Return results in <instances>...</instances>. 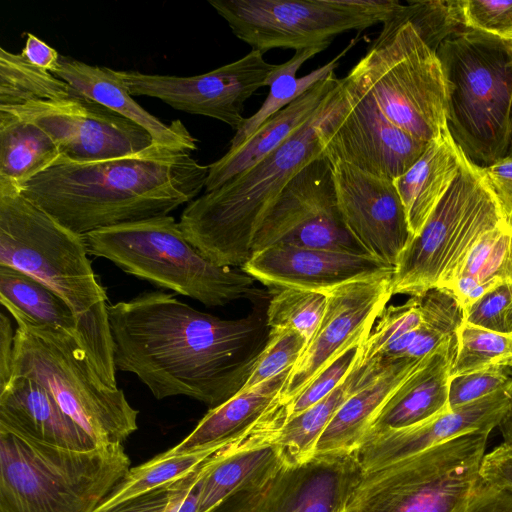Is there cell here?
I'll use <instances>...</instances> for the list:
<instances>
[{
  "instance_id": "816d5d0a",
  "label": "cell",
  "mask_w": 512,
  "mask_h": 512,
  "mask_svg": "<svg viewBox=\"0 0 512 512\" xmlns=\"http://www.w3.org/2000/svg\"><path fill=\"white\" fill-rule=\"evenodd\" d=\"M503 437V443L512 446V405L502 417L498 426Z\"/></svg>"
},
{
  "instance_id": "8992f818",
  "label": "cell",
  "mask_w": 512,
  "mask_h": 512,
  "mask_svg": "<svg viewBox=\"0 0 512 512\" xmlns=\"http://www.w3.org/2000/svg\"><path fill=\"white\" fill-rule=\"evenodd\" d=\"M130 464L122 443L73 450L0 426V512H95Z\"/></svg>"
},
{
  "instance_id": "52a82bcc",
  "label": "cell",
  "mask_w": 512,
  "mask_h": 512,
  "mask_svg": "<svg viewBox=\"0 0 512 512\" xmlns=\"http://www.w3.org/2000/svg\"><path fill=\"white\" fill-rule=\"evenodd\" d=\"M6 310L17 323L11 376L41 384L96 446L123 444L138 429L139 414L123 390L102 380L71 334Z\"/></svg>"
},
{
  "instance_id": "c3c4849f",
  "label": "cell",
  "mask_w": 512,
  "mask_h": 512,
  "mask_svg": "<svg viewBox=\"0 0 512 512\" xmlns=\"http://www.w3.org/2000/svg\"><path fill=\"white\" fill-rule=\"evenodd\" d=\"M462 512H512V491L480 479Z\"/></svg>"
},
{
  "instance_id": "11a10c76",
  "label": "cell",
  "mask_w": 512,
  "mask_h": 512,
  "mask_svg": "<svg viewBox=\"0 0 512 512\" xmlns=\"http://www.w3.org/2000/svg\"><path fill=\"white\" fill-rule=\"evenodd\" d=\"M509 367H512V359H511V362H510V365H509Z\"/></svg>"
},
{
  "instance_id": "836d02e7",
  "label": "cell",
  "mask_w": 512,
  "mask_h": 512,
  "mask_svg": "<svg viewBox=\"0 0 512 512\" xmlns=\"http://www.w3.org/2000/svg\"><path fill=\"white\" fill-rule=\"evenodd\" d=\"M228 444L190 452H175L170 448L136 467H131L95 512L182 478Z\"/></svg>"
},
{
  "instance_id": "e0dca14e",
  "label": "cell",
  "mask_w": 512,
  "mask_h": 512,
  "mask_svg": "<svg viewBox=\"0 0 512 512\" xmlns=\"http://www.w3.org/2000/svg\"><path fill=\"white\" fill-rule=\"evenodd\" d=\"M359 471L353 454L301 466L282 460L210 512H334Z\"/></svg>"
},
{
  "instance_id": "6f0895ef",
  "label": "cell",
  "mask_w": 512,
  "mask_h": 512,
  "mask_svg": "<svg viewBox=\"0 0 512 512\" xmlns=\"http://www.w3.org/2000/svg\"><path fill=\"white\" fill-rule=\"evenodd\" d=\"M511 369H512V367H511Z\"/></svg>"
},
{
  "instance_id": "7dc6e473",
  "label": "cell",
  "mask_w": 512,
  "mask_h": 512,
  "mask_svg": "<svg viewBox=\"0 0 512 512\" xmlns=\"http://www.w3.org/2000/svg\"><path fill=\"white\" fill-rule=\"evenodd\" d=\"M480 477L491 485L512 491V446L502 443L485 454Z\"/></svg>"
},
{
  "instance_id": "484cf974",
  "label": "cell",
  "mask_w": 512,
  "mask_h": 512,
  "mask_svg": "<svg viewBox=\"0 0 512 512\" xmlns=\"http://www.w3.org/2000/svg\"><path fill=\"white\" fill-rule=\"evenodd\" d=\"M339 80L334 72L329 74L265 121L242 145L228 150L224 156L208 165L205 192L217 189L251 168L289 138L314 114Z\"/></svg>"
},
{
  "instance_id": "6da1fadb",
  "label": "cell",
  "mask_w": 512,
  "mask_h": 512,
  "mask_svg": "<svg viewBox=\"0 0 512 512\" xmlns=\"http://www.w3.org/2000/svg\"><path fill=\"white\" fill-rule=\"evenodd\" d=\"M116 370L162 400L187 396L215 408L250 377L270 327L258 314L221 319L162 291L108 307Z\"/></svg>"
},
{
  "instance_id": "7a4b0ae2",
  "label": "cell",
  "mask_w": 512,
  "mask_h": 512,
  "mask_svg": "<svg viewBox=\"0 0 512 512\" xmlns=\"http://www.w3.org/2000/svg\"><path fill=\"white\" fill-rule=\"evenodd\" d=\"M208 165L189 151L156 143L134 154L91 162L61 160L20 193L70 231L169 215L205 188Z\"/></svg>"
},
{
  "instance_id": "5bb4252c",
  "label": "cell",
  "mask_w": 512,
  "mask_h": 512,
  "mask_svg": "<svg viewBox=\"0 0 512 512\" xmlns=\"http://www.w3.org/2000/svg\"><path fill=\"white\" fill-rule=\"evenodd\" d=\"M0 108L46 131L56 142L62 160L91 162L116 158L154 143L145 129L80 93Z\"/></svg>"
},
{
  "instance_id": "7c38bea8",
  "label": "cell",
  "mask_w": 512,
  "mask_h": 512,
  "mask_svg": "<svg viewBox=\"0 0 512 512\" xmlns=\"http://www.w3.org/2000/svg\"><path fill=\"white\" fill-rule=\"evenodd\" d=\"M233 34L253 49L295 51L330 45L338 34L389 21L397 0H209Z\"/></svg>"
},
{
  "instance_id": "2e32d148",
  "label": "cell",
  "mask_w": 512,
  "mask_h": 512,
  "mask_svg": "<svg viewBox=\"0 0 512 512\" xmlns=\"http://www.w3.org/2000/svg\"><path fill=\"white\" fill-rule=\"evenodd\" d=\"M343 79L346 102L323 137V153L331 162L395 180L419 159L428 142L393 125L370 97Z\"/></svg>"
},
{
  "instance_id": "d590c367",
  "label": "cell",
  "mask_w": 512,
  "mask_h": 512,
  "mask_svg": "<svg viewBox=\"0 0 512 512\" xmlns=\"http://www.w3.org/2000/svg\"><path fill=\"white\" fill-rule=\"evenodd\" d=\"M512 359V334H501L463 322L456 332L450 377L505 366Z\"/></svg>"
},
{
  "instance_id": "4fadbf2b",
  "label": "cell",
  "mask_w": 512,
  "mask_h": 512,
  "mask_svg": "<svg viewBox=\"0 0 512 512\" xmlns=\"http://www.w3.org/2000/svg\"><path fill=\"white\" fill-rule=\"evenodd\" d=\"M275 245L369 254L344 223L333 165L324 153L279 193L257 230L252 254Z\"/></svg>"
},
{
  "instance_id": "e575fe53",
  "label": "cell",
  "mask_w": 512,
  "mask_h": 512,
  "mask_svg": "<svg viewBox=\"0 0 512 512\" xmlns=\"http://www.w3.org/2000/svg\"><path fill=\"white\" fill-rule=\"evenodd\" d=\"M78 93L53 73L29 63L21 54L0 47V107L60 99Z\"/></svg>"
},
{
  "instance_id": "d4e9b609",
  "label": "cell",
  "mask_w": 512,
  "mask_h": 512,
  "mask_svg": "<svg viewBox=\"0 0 512 512\" xmlns=\"http://www.w3.org/2000/svg\"><path fill=\"white\" fill-rule=\"evenodd\" d=\"M422 359L390 361L369 382L356 390L337 410L320 435L315 457H345L353 454L377 413Z\"/></svg>"
},
{
  "instance_id": "ba28073f",
  "label": "cell",
  "mask_w": 512,
  "mask_h": 512,
  "mask_svg": "<svg viewBox=\"0 0 512 512\" xmlns=\"http://www.w3.org/2000/svg\"><path fill=\"white\" fill-rule=\"evenodd\" d=\"M84 238L88 254L206 306L261 295L255 279L242 269L219 266L205 258L170 215L103 228Z\"/></svg>"
},
{
  "instance_id": "8d00e7d4",
  "label": "cell",
  "mask_w": 512,
  "mask_h": 512,
  "mask_svg": "<svg viewBox=\"0 0 512 512\" xmlns=\"http://www.w3.org/2000/svg\"><path fill=\"white\" fill-rule=\"evenodd\" d=\"M209 459L180 479L98 512H198L201 479Z\"/></svg>"
},
{
  "instance_id": "277c9868",
  "label": "cell",
  "mask_w": 512,
  "mask_h": 512,
  "mask_svg": "<svg viewBox=\"0 0 512 512\" xmlns=\"http://www.w3.org/2000/svg\"><path fill=\"white\" fill-rule=\"evenodd\" d=\"M88 255L84 236L61 225L19 190L0 188V265L34 277L69 304L94 369L107 385L117 387L107 294Z\"/></svg>"
},
{
  "instance_id": "9f6ffc18",
  "label": "cell",
  "mask_w": 512,
  "mask_h": 512,
  "mask_svg": "<svg viewBox=\"0 0 512 512\" xmlns=\"http://www.w3.org/2000/svg\"><path fill=\"white\" fill-rule=\"evenodd\" d=\"M512 44V42H510Z\"/></svg>"
},
{
  "instance_id": "3957f363",
  "label": "cell",
  "mask_w": 512,
  "mask_h": 512,
  "mask_svg": "<svg viewBox=\"0 0 512 512\" xmlns=\"http://www.w3.org/2000/svg\"><path fill=\"white\" fill-rule=\"evenodd\" d=\"M345 102L342 78L314 114L266 157L188 203L179 221L186 239L211 262L242 267L251 257L257 230L279 193L304 166L323 154V137Z\"/></svg>"
},
{
  "instance_id": "bcb514c9",
  "label": "cell",
  "mask_w": 512,
  "mask_h": 512,
  "mask_svg": "<svg viewBox=\"0 0 512 512\" xmlns=\"http://www.w3.org/2000/svg\"><path fill=\"white\" fill-rule=\"evenodd\" d=\"M481 172L496 198L505 224L512 229V157L481 168Z\"/></svg>"
},
{
  "instance_id": "8fae6325",
  "label": "cell",
  "mask_w": 512,
  "mask_h": 512,
  "mask_svg": "<svg viewBox=\"0 0 512 512\" xmlns=\"http://www.w3.org/2000/svg\"><path fill=\"white\" fill-rule=\"evenodd\" d=\"M502 224L481 168L463 154L452 186L401 253L392 275V294L420 296L432 288L448 289L475 243Z\"/></svg>"
},
{
  "instance_id": "30bf717a",
  "label": "cell",
  "mask_w": 512,
  "mask_h": 512,
  "mask_svg": "<svg viewBox=\"0 0 512 512\" xmlns=\"http://www.w3.org/2000/svg\"><path fill=\"white\" fill-rule=\"evenodd\" d=\"M490 432L474 431L357 474L335 512H462Z\"/></svg>"
},
{
  "instance_id": "ab89813d",
  "label": "cell",
  "mask_w": 512,
  "mask_h": 512,
  "mask_svg": "<svg viewBox=\"0 0 512 512\" xmlns=\"http://www.w3.org/2000/svg\"><path fill=\"white\" fill-rule=\"evenodd\" d=\"M422 324L420 296H410L400 305H387L361 346L359 363H366L378 357L384 348Z\"/></svg>"
},
{
  "instance_id": "f35d334b",
  "label": "cell",
  "mask_w": 512,
  "mask_h": 512,
  "mask_svg": "<svg viewBox=\"0 0 512 512\" xmlns=\"http://www.w3.org/2000/svg\"><path fill=\"white\" fill-rule=\"evenodd\" d=\"M399 15L435 52L446 38L466 29L461 0H409L401 5Z\"/></svg>"
},
{
  "instance_id": "db71d44e",
  "label": "cell",
  "mask_w": 512,
  "mask_h": 512,
  "mask_svg": "<svg viewBox=\"0 0 512 512\" xmlns=\"http://www.w3.org/2000/svg\"><path fill=\"white\" fill-rule=\"evenodd\" d=\"M509 156H511V157H512V147H511V150H510V154H509Z\"/></svg>"
},
{
  "instance_id": "680465c9",
  "label": "cell",
  "mask_w": 512,
  "mask_h": 512,
  "mask_svg": "<svg viewBox=\"0 0 512 512\" xmlns=\"http://www.w3.org/2000/svg\"><path fill=\"white\" fill-rule=\"evenodd\" d=\"M335 512V511H334Z\"/></svg>"
},
{
  "instance_id": "603a6c76",
  "label": "cell",
  "mask_w": 512,
  "mask_h": 512,
  "mask_svg": "<svg viewBox=\"0 0 512 512\" xmlns=\"http://www.w3.org/2000/svg\"><path fill=\"white\" fill-rule=\"evenodd\" d=\"M0 426L35 441L73 450L96 447L93 440L38 382L11 376L0 390Z\"/></svg>"
},
{
  "instance_id": "60d3db41",
  "label": "cell",
  "mask_w": 512,
  "mask_h": 512,
  "mask_svg": "<svg viewBox=\"0 0 512 512\" xmlns=\"http://www.w3.org/2000/svg\"><path fill=\"white\" fill-rule=\"evenodd\" d=\"M307 345L308 340L295 329L270 328L267 342L241 390L255 387L293 368Z\"/></svg>"
},
{
  "instance_id": "b9f144b4",
  "label": "cell",
  "mask_w": 512,
  "mask_h": 512,
  "mask_svg": "<svg viewBox=\"0 0 512 512\" xmlns=\"http://www.w3.org/2000/svg\"><path fill=\"white\" fill-rule=\"evenodd\" d=\"M362 344L348 349L307 384L289 403V418L316 404L344 382L359 360Z\"/></svg>"
},
{
  "instance_id": "d6986e66",
  "label": "cell",
  "mask_w": 512,
  "mask_h": 512,
  "mask_svg": "<svg viewBox=\"0 0 512 512\" xmlns=\"http://www.w3.org/2000/svg\"><path fill=\"white\" fill-rule=\"evenodd\" d=\"M331 163L345 225L370 255L394 268L413 236L393 181Z\"/></svg>"
},
{
  "instance_id": "ee69618b",
  "label": "cell",
  "mask_w": 512,
  "mask_h": 512,
  "mask_svg": "<svg viewBox=\"0 0 512 512\" xmlns=\"http://www.w3.org/2000/svg\"><path fill=\"white\" fill-rule=\"evenodd\" d=\"M464 322L501 334H512V282L505 281L464 311Z\"/></svg>"
},
{
  "instance_id": "4316f807",
  "label": "cell",
  "mask_w": 512,
  "mask_h": 512,
  "mask_svg": "<svg viewBox=\"0 0 512 512\" xmlns=\"http://www.w3.org/2000/svg\"><path fill=\"white\" fill-rule=\"evenodd\" d=\"M463 152L448 128L428 145L419 159L393 180L403 203L412 236L422 230L428 218L458 176Z\"/></svg>"
},
{
  "instance_id": "ffe728a7",
  "label": "cell",
  "mask_w": 512,
  "mask_h": 512,
  "mask_svg": "<svg viewBox=\"0 0 512 512\" xmlns=\"http://www.w3.org/2000/svg\"><path fill=\"white\" fill-rule=\"evenodd\" d=\"M241 269L265 285L327 293L339 286L392 276L394 268L370 254L275 245L253 253Z\"/></svg>"
},
{
  "instance_id": "5b68a950",
  "label": "cell",
  "mask_w": 512,
  "mask_h": 512,
  "mask_svg": "<svg viewBox=\"0 0 512 512\" xmlns=\"http://www.w3.org/2000/svg\"><path fill=\"white\" fill-rule=\"evenodd\" d=\"M446 85L447 128L467 159L480 168L509 156L512 147V44L460 30L436 51Z\"/></svg>"
},
{
  "instance_id": "f5cc1de1",
  "label": "cell",
  "mask_w": 512,
  "mask_h": 512,
  "mask_svg": "<svg viewBox=\"0 0 512 512\" xmlns=\"http://www.w3.org/2000/svg\"><path fill=\"white\" fill-rule=\"evenodd\" d=\"M510 281L512 282V265H511Z\"/></svg>"
},
{
  "instance_id": "9c48e42d",
  "label": "cell",
  "mask_w": 512,
  "mask_h": 512,
  "mask_svg": "<svg viewBox=\"0 0 512 512\" xmlns=\"http://www.w3.org/2000/svg\"><path fill=\"white\" fill-rule=\"evenodd\" d=\"M399 10L382 24L346 79L370 97L389 122L430 142L447 128L444 75L436 52Z\"/></svg>"
},
{
  "instance_id": "681fc988",
  "label": "cell",
  "mask_w": 512,
  "mask_h": 512,
  "mask_svg": "<svg viewBox=\"0 0 512 512\" xmlns=\"http://www.w3.org/2000/svg\"><path fill=\"white\" fill-rule=\"evenodd\" d=\"M29 63L45 71L55 73L59 67V53L31 33H27L25 46L20 53Z\"/></svg>"
},
{
  "instance_id": "cb8c5ba5",
  "label": "cell",
  "mask_w": 512,
  "mask_h": 512,
  "mask_svg": "<svg viewBox=\"0 0 512 512\" xmlns=\"http://www.w3.org/2000/svg\"><path fill=\"white\" fill-rule=\"evenodd\" d=\"M54 75L85 97L145 129L154 143L189 152L197 148V140L180 120L165 124L141 107L115 70L61 57Z\"/></svg>"
},
{
  "instance_id": "f907efd6",
  "label": "cell",
  "mask_w": 512,
  "mask_h": 512,
  "mask_svg": "<svg viewBox=\"0 0 512 512\" xmlns=\"http://www.w3.org/2000/svg\"><path fill=\"white\" fill-rule=\"evenodd\" d=\"M14 336L10 319L0 313V390L9 382L12 375Z\"/></svg>"
},
{
  "instance_id": "44dd1931",
  "label": "cell",
  "mask_w": 512,
  "mask_h": 512,
  "mask_svg": "<svg viewBox=\"0 0 512 512\" xmlns=\"http://www.w3.org/2000/svg\"><path fill=\"white\" fill-rule=\"evenodd\" d=\"M512 405V387L449 410L422 424L365 439L353 453L361 472L372 471L474 431L491 432Z\"/></svg>"
},
{
  "instance_id": "f546056e",
  "label": "cell",
  "mask_w": 512,
  "mask_h": 512,
  "mask_svg": "<svg viewBox=\"0 0 512 512\" xmlns=\"http://www.w3.org/2000/svg\"><path fill=\"white\" fill-rule=\"evenodd\" d=\"M62 160L53 138L38 125L0 108V188H20Z\"/></svg>"
},
{
  "instance_id": "f1b7e54d",
  "label": "cell",
  "mask_w": 512,
  "mask_h": 512,
  "mask_svg": "<svg viewBox=\"0 0 512 512\" xmlns=\"http://www.w3.org/2000/svg\"><path fill=\"white\" fill-rule=\"evenodd\" d=\"M390 361L374 358L356 363L344 382L325 398L300 414L289 418L276 445L284 463L301 466L315 457L317 441L342 404L360 387L369 382Z\"/></svg>"
},
{
  "instance_id": "7402d4cb",
  "label": "cell",
  "mask_w": 512,
  "mask_h": 512,
  "mask_svg": "<svg viewBox=\"0 0 512 512\" xmlns=\"http://www.w3.org/2000/svg\"><path fill=\"white\" fill-rule=\"evenodd\" d=\"M455 352L456 334L424 357L394 391L373 419L363 441L422 424L449 411L450 369Z\"/></svg>"
},
{
  "instance_id": "1f68e13d",
  "label": "cell",
  "mask_w": 512,
  "mask_h": 512,
  "mask_svg": "<svg viewBox=\"0 0 512 512\" xmlns=\"http://www.w3.org/2000/svg\"><path fill=\"white\" fill-rule=\"evenodd\" d=\"M511 265L512 229L502 224L475 243L448 290L465 311L489 290L510 281Z\"/></svg>"
},
{
  "instance_id": "83f0119b",
  "label": "cell",
  "mask_w": 512,
  "mask_h": 512,
  "mask_svg": "<svg viewBox=\"0 0 512 512\" xmlns=\"http://www.w3.org/2000/svg\"><path fill=\"white\" fill-rule=\"evenodd\" d=\"M292 368L209 409L196 427L171 449L190 452L233 442L250 433L281 400Z\"/></svg>"
},
{
  "instance_id": "d6a6232c",
  "label": "cell",
  "mask_w": 512,
  "mask_h": 512,
  "mask_svg": "<svg viewBox=\"0 0 512 512\" xmlns=\"http://www.w3.org/2000/svg\"><path fill=\"white\" fill-rule=\"evenodd\" d=\"M0 302L38 324L68 332L81 344L78 320L69 304L34 277L0 265Z\"/></svg>"
},
{
  "instance_id": "9a60e30c",
  "label": "cell",
  "mask_w": 512,
  "mask_h": 512,
  "mask_svg": "<svg viewBox=\"0 0 512 512\" xmlns=\"http://www.w3.org/2000/svg\"><path fill=\"white\" fill-rule=\"evenodd\" d=\"M263 54L251 50L234 62L189 77L115 71L132 96L157 98L176 110L211 117L237 130L245 119L246 100L265 86L274 67Z\"/></svg>"
},
{
  "instance_id": "4dcf8cb0",
  "label": "cell",
  "mask_w": 512,
  "mask_h": 512,
  "mask_svg": "<svg viewBox=\"0 0 512 512\" xmlns=\"http://www.w3.org/2000/svg\"><path fill=\"white\" fill-rule=\"evenodd\" d=\"M356 39L344 48L336 57L322 67L300 78L296 77L302 64L314 55L326 49L329 45H319L295 51L294 56L283 64L274 65L268 74L265 86H269V93L257 110L249 118H245L230 141L228 150H233L248 140L259 127L274 114L288 106L314 84L326 78L340 64L341 58L355 45Z\"/></svg>"
},
{
  "instance_id": "f6af8a7d",
  "label": "cell",
  "mask_w": 512,
  "mask_h": 512,
  "mask_svg": "<svg viewBox=\"0 0 512 512\" xmlns=\"http://www.w3.org/2000/svg\"><path fill=\"white\" fill-rule=\"evenodd\" d=\"M466 29L512 42V0H461Z\"/></svg>"
},
{
  "instance_id": "74e56055",
  "label": "cell",
  "mask_w": 512,
  "mask_h": 512,
  "mask_svg": "<svg viewBox=\"0 0 512 512\" xmlns=\"http://www.w3.org/2000/svg\"><path fill=\"white\" fill-rule=\"evenodd\" d=\"M278 289L268 304V326L295 329L309 343L323 318L327 303L326 294L296 288Z\"/></svg>"
},
{
  "instance_id": "7bdbcfd3",
  "label": "cell",
  "mask_w": 512,
  "mask_h": 512,
  "mask_svg": "<svg viewBox=\"0 0 512 512\" xmlns=\"http://www.w3.org/2000/svg\"><path fill=\"white\" fill-rule=\"evenodd\" d=\"M512 387L511 367L498 366L450 377V410Z\"/></svg>"
},
{
  "instance_id": "ac0fdd59",
  "label": "cell",
  "mask_w": 512,
  "mask_h": 512,
  "mask_svg": "<svg viewBox=\"0 0 512 512\" xmlns=\"http://www.w3.org/2000/svg\"><path fill=\"white\" fill-rule=\"evenodd\" d=\"M325 294L321 323L281 391L287 403L348 349L366 340L393 296L392 276L351 282Z\"/></svg>"
}]
</instances>
